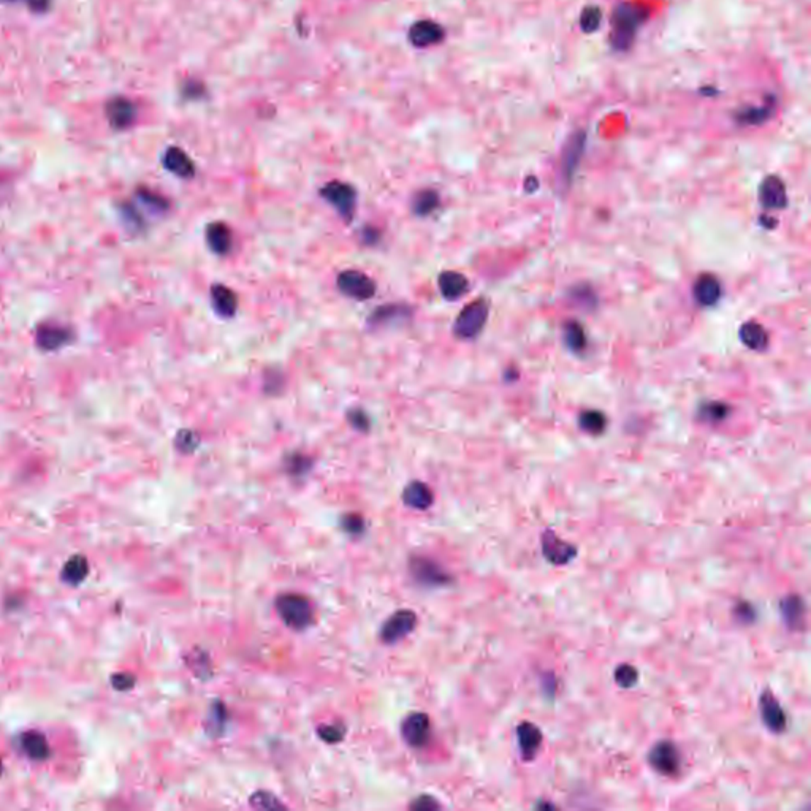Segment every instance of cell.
Returning a JSON list of instances; mask_svg holds the SVG:
<instances>
[{
	"label": "cell",
	"instance_id": "cell-1",
	"mask_svg": "<svg viewBox=\"0 0 811 811\" xmlns=\"http://www.w3.org/2000/svg\"><path fill=\"white\" fill-rule=\"evenodd\" d=\"M645 19L646 10L640 5L632 2L618 4L612 13V46L617 51H628Z\"/></svg>",
	"mask_w": 811,
	"mask_h": 811
},
{
	"label": "cell",
	"instance_id": "cell-2",
	"mask_svg": "<svg viewBox=\"0 0 811 811\" xmlns=\"http://www.w3.org/2000/svg\"><path fill=\"white\" fill-rule=\"evenodd\" d=\"M276 610L282 622L292 629H304L312 622V607L309 601L298 595H282L277 597Z\"/></svg>",
	"mask_w": 811,
	"mask_h": 811
},
{
	"label": "cell",
	"instance_id": "cell-3",
	"mask_svg": "<svg viewBox=\"0 0 811 811\" xmlns=\"http://www.w3.org/2000/svg\"><path fill=\"white\" fill-rule=\"evenodd\" d=\"M488 319V304L483 299L469 303L460 312L453 325V333L461 339H473L482 331Z\"/></svg>",
	"mask_w": 811,
	"mask_h": 811
},
{
	"label": "cell",
	"instance_id": "cell-4",
	"mask_svg": "<svg viewBox=\"0 0 811 811\" xmlns=\"http://www.w3.org/2000/svg\"><path fill=\"white\" fill-rule=\"evenodd\" d=\"M320 195L338 211L341 217H344L346 221L352 219L357 206V192L351 184L331 181L320 189Z\"/></svg>",
	"mask_w": 811,
	"mask_h": 811
},
{
	"label": "cell",
	"instance_id": "cell-5",
	"mask_svg": "<svg viewBox=\"0 0 811 811\" xmlns=\"http://www.w3.org/2000/svg\"><path fill=\"white\" fill-rule=\"evenodd\" d=\"M338 289L343 295L349 297L357 302H366L374 297L376 293V282L361 271L347 270L339 272L336 279Z\"/></svg>",
	"mask_w": 811,
	"mask_h": 811
},
{
	"label": "cell",
	"instance_id": "cell-6",
	"mask_svg": "<svg viewBox=\"0 0 811 811\" xmlns=\"http://www.w3.org/2000/svg\"><path fill=\"white\" fill-rule=\"evenodd\" d=\"M650 766L661 775H677L680 772L681 758L677 746L672 741H659L649 754Z\"/></svg>",
	"mask_w": 811,
	"mask_h": 811
},
{
	"label": "cell",
	"instance_id": "cell-7",
	"mask_svg": "<svg viewBox=\"0 0 811 811\" xmlns=\"http://www.w3.org/2000/svg\"><path fill=\"white\" fill-rule=\"evenodd\" d=\"M106 119L116 131H126L136 119V106L132 100L126 97H114L106 104Z\"/></svg>",
	"mask_w": 811,
	"mask_h": 811
},
{
	"label": "cell",
	"instance_id": "cell-8",
	"mask_svg": "<svg viewBox=\"0 0 811 811\" xmlns=\"http://www.w3.org/2000/svg\"><path fill=\"white\" fill-rule=\"evenodd\" d=\"M542 551L547 561L556 566L568 564L572 558L577 555V548L574 545L568 542H563L553 531H544L542 534Z\"/></svg>",
	"mask_w": 811,
	"mask_h": 811
},
{
	"label": "cell",
	"instance_id": "cell-9",
	"mask_svg": "<svg viewBox=\"0 0 811 811\" xmlns=\"http://www.w3.org/2000/svg\"><path fill=\"white\" fill-rule=\"evenodd\" d=\"M446 37V31L441 24L434 21H417L411 26L407 32V38L415 48H428L441 43Z\"/></svg>",
	"mask_w": 811,
	"mask_h": 811
},
{
	"label": "cell",
	"instance_id": "cell-10",
	"mask_svg": "<svg viewBox=\"0 0 811 811\" xmlns=\"http://www.w3.org/2000/svg\"><path fill=\"white\" fill-rule=\"evenodd\" d=\"M73 341V333L67 326L43 324L37 329V344L42 351H59Z\"/></svg>",
	"mask_w": 811,
	"mask_h": 811
},
{
	"label": "cell",
	"instance_id": "cell-11",
	"mask_svg": "<svg viewBox=\"0 0 811 811\" xmlns=\"http://www.w3.org/2000/svg\"><path fill=\"white\" fill-rule=\"evenodd\" d=\"M415 628V613L411 610H399L387 619L380 636L387 644H397Z\"/></svg>",
	"mask_w": 811,
	"mask_h": 811
},
{
	"label": "cell",
	"instance_id": "cell-12",
	"mask_svg": "<svg viewBox=\"0 0 811 811\" xmlns=\"http://www.w3.org/2000/svg\"><path fill=\"white\" fill-rule=\"evenodd\" d=\"M759 707H761L762 721H764V724L767 726L768 731H772L775 734L785 732L788 722L786 715L783 712L780 702L776 700L772 693L770 691L762 693V696L759 699Z\"/></svg>",
	"mask_w": 811,
	"mask_h": 811
},
{
	"label": "cell",
	"instance_id": "cell-13",
	"mask_svg": "<svg viewBox=\"0 0 811 811\" xmlns=\"http://www.w3.org/2000/svg\"><path fill=\"white\" fill-rule=\"evenodd\" d=\"M583 151H585V132H577L569 138L561 158V176L564 182H569L572 180L575 170L578 168V163L582 160Z\"/></svg>",
	"mask_w": 811,
	"mask_h": 811
},
{
	"label": "cell",
	"instance_id": "cell-14",
	"mask_svg": "<svg viewBox=\"0 0 811 811\" xmlns=\"http://www.w3.org/2000/svg\"><path fill=\"white\" fill-rule=\"evenodd\" d=\"M759 202L767 209H783L788 204L786 187L778 176H767L759 187Z\"/></svg>",
	"mask_w": 811,
	"mask_h": 811
},
{
	"label": "cell",
	"instance_id": "cell-15",
	"mask_svg": "<svg viewBox=\"0 0 811 811\" xmlns=\"http://www.w3.org/2000/svg\"><path fill=\"white\" fill-rule=\"evenodd\" d=\"M403 739L411 746H424L429 737V719L424 713H414L407 717L401 726Z\"/></svg>",
	"mask_w": 811,
	"mask_h": 811
},
{
	"label": "cell",
	"instance_id": "cell-16",
	"mask_svg": "<svg viewBox=\"0 0 811 811\" xmlns=\"http://www.w3.org/2000/svg\"><path fill=\"white\" fill-rule=\"evenodd\" d=\"M517 739H519L522 758L524 761L534 759L537 751H539V748L542 745L541 729L534 724H531V722L524 721L519 727H517Z\"/></svg>",
	"mask_w": 811,
	"mask_h": 811
},
{
	"label": "cell",
	"instance_id": "cell-17",
	"mask_svg": "<svg viewBox=\"0 0 811 811\" xmlns=\"http://www.w3.org/2000/svg\"><path fill=\"white\" fill-rule=\"evenodd\" d=\"M163 167H165L170 173L180 176V178L184 180L194 178L195 176L194 162L181 148L172 146L167 149L165 154H163Z\"/></svg>",
	"mask_w": 811,
	"mask_h": 811
},
{
	"label": "cell",
	"instance_id": "cell-18",
	"mask_svg": "<svg viewBox=\"0 0 811 811\" xmlns=\"http://www.w3.org/2000/svg\"><path fill=\"white\" fill-rule=\"evenodd\" d=\"M783 622L790 631H800L805 624V604L800 596H786L780 604Z\"/></svg>",
	"mask_w": 811,
	"mask_h": 811
},
{
	"label": "cell",
	"instance_id": "cell-19",
	"mask_svg": "<svg viewBox=\"0 0 811 811\" xmlns=\"http://www.w3.org/2000/svg\"><path fill=\"white\" fill-rule=\"evenodd\" d=\"M211 304L217 314L230 319L236 314L238 298L236 293L224 284H214L211 287Z\"/></svg>",
	"mask_w": 811,
	"mask_h": 811
},
{
	"label": "cell",
	"instance_id": "cell-20",
	"mask_svg": "<svg viewBox=\"0 0 811 811\" xmlns=\"http://www.w3.org/2000/svg\"><path fill=\"white\" fill-rule=\"evenodd\" d=\"M208 248L217 255H226L233 246L231 230L224 222H213L206 227Z\"/></svg>",
	"mask_w": 811,
	"mask_h": 811
},
{
	"label": "cell",
	"instance_id": "cell-21",
	"mask_svg": "<svg viewBox=\"0 0 811 811\" xmlns=\"http://www.w3.org/2000/svg\"><path fill=\"white\" fill-rule=\"evenodd\" d=\"M775 106H776L775 97L770 95L762 105L746 106L741 111H739L735 118H737V122L741 126H761L766 124V122L775 114Z\"/></svg>",
	"mask_w": 811,
	"mask_h": 811
},
{
	"label": "cell",
	"instance_id": "cell-22",
	"mask_svg": "<svg viewBox=\"0 0 811 811\" xmlns=\"http://www.w3.org/2000/svg\"><path fill=\"white\" fill-rule=\"evenodd\" d=\"M439 290L442 297L447 299H458L465 295L469 289V281L465 275L458 271H444L438 279Z\"/></svg>",
	"mask_w": 811,
	"mask_h": 811
},
{
	"label": "cell",
	"instance_id": "cell-23",
	"mask_svg": "<svg viewBox=\"0 0 811 811\" xmlns=\"http://www.w3.org/2000/svg\"><path fill=\"white\" fill-rule=\"evenodd\" d=\"M721 297V284L713 275H702L694 284V298L702 306H712Z\"/></svg>",
	"mask_w": 811,
	"mask_h": 811
},
{
	"label": "cell",
	"instance_id": "cell-24",
	"mask_svg": "<svg viewBox=\"0 0 811 811\" xmlns=\"http://www.w3.org/2000/svg\"><path fill=\"white\" fill-rule=\"evenodd\" d=\"M403 501L407 504L409 507L425 510L433 504L434 496H433L431 490H429V487L425 485V483L412 482L404 488Z\"/></svg>",
	"mask_w": 811,
	"mask_h": 811
},
{
	"label": "cell",
	"instance_id": "cell-25",
	"mask_svg": "<svg viewBox=\"0 0 811 811\" xmlns=\"http://www.w3.org/2000/svg\"><path fill=\"white\" fill-rule=\"evenodd\" d=\"M740 339L751 351H764L768 346L767 331L764 330V326H761L756 322H746L741 326Z\"/></svg>",
	"mask_w": 811,
	"mask_h": 811
},
{
	"label": "cell",
	"instance_id": "cell-26",
	"mask_svg": "<svg viewBox=\"0 0 811 811\" xmlns=\"http://www.w3.org/2000/svg\"><path fill=\"white\" fill-rule=\"evenodd\" d=\"M21 745H23L24 753L32 759L42 761V759H46L48 756H50V746H48V741L45 739V735L40 734V732L24 734L23 740H21Z\"/></svg>",
	"mask_w": 811,
	"mask_h": 811
},
{
	"label": "cell",
	"instance_id": "cell-27",
	"mask_svg": "<svg viewBox=\"0 0 811 811\" xmlns=\"http://www.w3.org/2000/svg\"><path fill=\"white\" fill-rule=\"evenodd\" d=\"M87 570H89V566H87L86 558L84 556H73L72 560H68L67 564L64 566L62 578L67 583L78 585L86 578Z\"/></svg>",
	"mask_w": 811,
	"mask_h": 811
},
{
	"label": "cell",
	"instance_id": "cell-28",
	"mask_svg": "<svg viewBox=\"0 0 811 811\" xmlns=\"http://www.w3.org/2000/svg\"><path fill=\"white\" fill-rule=\"evenodd\" d=\"M439 206V195L431 189H425L414 197L412 211L417 216H428Z\"/></svg>",
	"mask_w": 811,
	"mask_h": 811
},
{
	"label": "cell",
	"instance_id": "cell-29",
	"mask_svg": "<svg viewBox=\"0 0 811 811\" xmlns=\"http://www.w3.org/2000/svg\"><path fill=\"white\" fill-rule=\"evenodd\" d=\"M414 572H415V575H417L420 580L425 582V583L439 585L442 582H447L446 574H442V570H439L433 563H429V561H424V560L415 561L414 563Z\"/></svg>",
	"mask_w": 811,
	"mask_h": 811
},
{
	"label": "cell",
	"instance_id": "cell-30",
	"mask_svg": "<svg viewBox=\"0 0 811 811\" xmlns=\"http://www.w3.org/2000/svg\"><path fill=\"white\" fill-rule=\"evenodd\" d=\"M582 429L590 434H601L605 426H607V419L605 415L599 411H586L578 419Z\"/></svg>",
	"mask_w": 811,
	"mask_h": 811
},
{
	"label": "cell",
	"instance_id": "cell-31",
	"mask_svg": "<svg viewBox=\"0 0 811 811\" xmlns=\"http://www.w3.org/2000/svg\"><path fill=\"white\" fill-rule=\"evenodd\" d=\"M602 23V10L596 5H588L582 10L580 27L585 33L596 32Z\"/></svg>",
	"mask_w": 811,
	"mask_h": 811
},
{
	"label": "cell",
	"instance_id": "cell-32",
	"mask_svg": "<svg viewBox=\"0 0 811 811\" xmlns=\"http://www.w3.org/2000/svg\"><path fill=\"white\" fill-rule=\"evenodd\" d=\"M564 341L566 344H568L569 349L572 351H582L585 349V344H586V338H585V331L580 325L577 322H569L568 325L564 326Z\"/></svg>",
	"mask_w": 811,
	"mask_h": 811
},
{
	"label": "cell",
	"instance_id": "cell-33",
	"mask_svg": "<svg viewBox=\"0 0 811 811\" xmlns=\"http://www.w3.org/2000/svg\"><path fill=\"white\" fill-rule=\"evenodd\" d=\"M138 200L153 213H163V211L168 209V202L163 197L154 194L148 189L138 190Z\"/></svg>",
	"mask_w": 811,
	"mask_h": 811
},
{
	"label": "cell",
	"instance_id": "cell-34",
	"mask_svg": "<svg viewBox=\"0 0 811 811\" xmlns=\"http://www.w3.org/2000/svg\"><path fill=\"white\" fill-rule=\"evenodd\" d=\"M637 678H639V673H637L636 667H632L629 664H623V666L617 667L615 681L622 688H632L634 685H636Z\"/></svg>",
	"mask_w": 811,
	"mask_h": 811
},
{
	"label": "cell",
	"instance_id": "cell-35",
	"mask_svg": "<svg viewBox=\"0 0 811 811\" xmlns=\"http://www.w3.org/2000/svg\"><path fill=\"white\" fill-rule=\"evenodd\" d=\"M347 420H349L351 425L358 429V431H368L371 425L368 414L365 411H361V409H351V411L347 412Z\"/></svg>",
	"mask_w": 811,
	"mask_h": 811
},
{
	"label": "cell",
	"instance_id": "cell-36",
	"mask_svg": "<svg viewBox=\"0 0 811 811\" xmlns=\"http://www.w3.org/2000/svg\"><path fill=\"white\" fill-rule=\"evenodd\" d=\"M176 446L181 452H192L194 448L199 446V438L192 433V431H187V429H184L178 434V438H176Z\"/></svg>",
	"mask_w": 811,
	"mask_h": 811
},
{
	"label": "cell",
	"instance_id": "cell-37",
	"mask_svg": "<svg viewBox=\"0 0 811 811\" xmlns=\"http://www.w3.org/2000/svg\"><path fill=\"white\" fill-rule=\"evenodd\" d=\"M700 412L707 420H721V419L726 417L727 409H726V406H722L719 403H710V404L702 407Z\"/></svg>",
	"mask_w": 811,
	"mask_h": 811
},
{
	"label": "cell",
	"instance_id": "cell-38",
	"mask_svg": "<svg viewBox=\"0 0 811 811\" xmlns=\"http://www.w3.org/2000/svg\"><path fill=\"white\" fill-rule=\"evenodd\" d=\"M735 617H737V619L741 623H753L756 619V612L749 604L741 602L737 605V609H735Z\"/></svg>",
	"mask_w": 811,
	"mask_h": 811
},
{
	"label": "cell",
	"instance_id": "cell-39",
	"mask_svg": "<svg viewBox=\"0 0 811 811\" xmlns=\"http://www.w3.org/2000/svg\"><path fill=\"white\" fill-rule=\"evenodd\" d=\"M319 734L320 737L326 741H338L343 739V729L338 727V726H325V727H320L319 729Z\"/></svg>",
	"mask_w": 811,
	"mask_h": 811
},
{
	"label": "cell",
	"instance_id": "cell-40",
	"mask_svg": "<svg viewBox=\"0 0 811 811\" xmlns=\"http://www.w3.org/2000/svg\"><path fill=\"white\" fill-rule=\"evenodd\" d=\"M24 2L33 13H46L51 9V0H24Z\"/></svg>",
	"mask_w": 811,
	"mask_h": 811
},
{
	"label": "cell",
	"instance_id": "cell-41",
	"mask_svg": "<svg viewBox=\"0 0 811 811\" xmlns=\"http://www.w3.org/2000/svg\"><path fill=\"white\" fill-rule=\"evenodd\" d=\"M411 807L415 810H433L438 808L439 805L431 799V797H420V799L417 802H414Z\"/></svg>",
	"mask_w": 811,
	"mask_h": 811
},
{
	"label": "cell",
	"instance_id": "cell-42",
	"mask_svg": "<svg viewBox=\"0 0 811 811\" xmlns=\"http://www.w3.org/2000/svg\"><path fill=\"white\" fill-rule=\"evenodd\" d=\"M304 461H308V460L304 458V456L295 455V456H293V458L290 460V463H289V469H290L292 473L299 474V473H302V463H304Z\"/></svg>",
	"mask_w": 811,
	"mask_h": 811
},
{
	"label": "cell",
	"instance_id": "cell-43",
	"mask_svg": "<svg viewBox=\"0 0 811 811\" xmlns=\"http://www.w3.org/2000/svg\"><path fill=\"white\" fill-rule=\"evenodd\" d=\"M0 773H2V762H0Z\"/></svg>",
	"mask_w": 811,
	"mask_h": 811
},
{
	"label": "cell",
	"instance_id": "cell-44",
	"mask_svg": "<svg viewBox=\"0 0 811 811\" xmlns=\"http://www.w3.org/2000/svg\"><path fill=\"white\" fill-rule=\"evenodd\" d=\"M5 2H15V0H5Z\"/></svg>",
	"mask_w": 811,
	"mask_h": 811
}]
</instances>
